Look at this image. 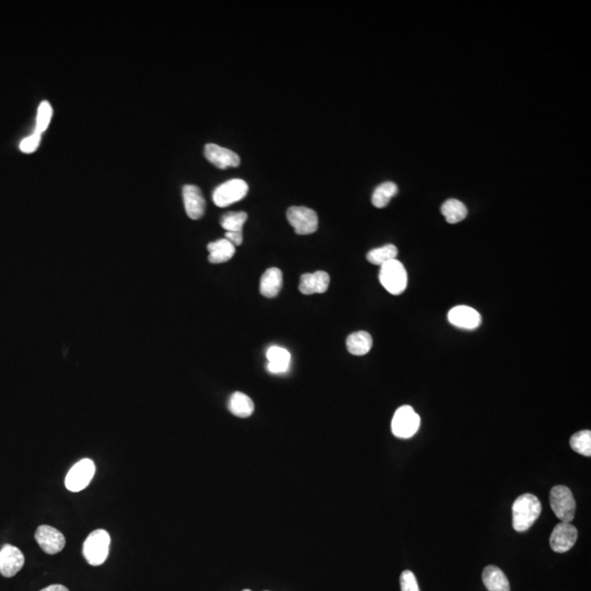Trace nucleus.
<instances>
[{
    "label": "nucleus",
    "instance_id": "1a4fd4ad",
    "mask_svg": "<svg viewBox=\"0 0 591 591\" xmlns=\"http://www.w3.org/2000/svg\"><path fill=\"white\" fill-rule=\"evenodd\" d=\"M578 538V531L573 525L568 523H559L555 525L550 538V545L557 553H565L570 551Z\"/></svg>",
    "mask_w": 591,
    "mask_h": 591
},
{
    "label": "nucleus",
    "instance_id": "39448f33",
    "mask_svg": "<svg viewBox=\"0 0 591 591\" xmlns=\"http://www.w3.org/2000/svg\"><path fill=\"white\" fill-rule=\"evenodd\" d=\"M419 426H421V417L410 405L399 408L391 423L393 435L402 439L413 437L419 430Z\"/></svg>",
    "mask_w": 591,
    "mask_h": 591
},
{
    "label": "nucleus",
    "instance_id": "4be33fe9",
    "mask_svg": "<svg viewBox=\"0 0 591 591\" xmlns=\"http://www.w3.org/2000/svg\"><path fill=\"white\" fill-rule=\"evenodd\" d=\"M441 214L447 220V223L454 225L467 218L468 210L463 203L458 199H451L443 203L441 206Z\"/></svg>",
    "mask_w": 591,
    "mask_h": 591
},
{
    "label": "nucleus",
    "instance_id": "dca6fc26",
    "mask_svg": "<svg viewBox=\"0 0 591 591\" xmlns=\"http://www.w3.org/2000/svg\"><path fill=\"white\" fill-rule=\"evenodd\" d=\"M283 286V273L277 268H270L263 274L260 281L261 294L266 298H275Z\"/></svg>",
    "mask_w": 591,
    "mask_h": 591
},
{
    "label": "nucleus",
    "instance_id": "cd10ccee",
    "mask_svg": "<svg viewBox=\"0 0 591 591\" xmlns=\"http://www.w3.org/2000/svg\"><path fill=\"white\" fill-rule=\"evenodd\" d=\"M400 583L402 591H419L417 577L411 570H404L401 574Z\"/></svg>",
    "mask_w": 591,
    "mask_h": 591
},
{
    "label": "nucleus",
    "instance_id": "20e7f679",
    "mask_svg": "<svg viewBox=\"0 0 591 591\" xmlns=\"http://www.w3.org/2000/svg\"><path fill=\"white\" fill-rule=\"evenodd\" d=\"M550 504L561 523H570V521H573L576 512V501L570 488L563 485L552 488Z\"/></svg>",
    "mask_w": 591,
    "mask_h": 591
},
{
    "label": "nucleus",
    "instance_id": "4468645a",
    "mask_svg": "<svg viewBox=\"0 0 591 591\" xmlns=\"http://www.w3.org/2000/svg\"><path fill=\"white\" fill-rule=\"evenodd\" d=\"M183 201L186 214L191 219H201L204 216L206 203L199 186H184Z\"/></svg>",
    "mask_w": 591,
    "mask_h": 591
},
{
    "label": "nucleus",
    "instance_id": "c85d7f7f",
    "mask_svg": "<svg viewBox=\"0 0 591 591\" xmlns=\"http://www.w3.org/2000/svg\"><path fill=\"white\" fill-rule=\"evenodd\" d=\"M41 135L42 134L34 132V134H32V135L24 138L23 141L20 143L21 152H23L24 154H32V152H34L39 145H40Z\"/></svg>",
    "mask_w": 591,
    "mask_h": 591
},
{
    "label": "nucleus",
    "instance_id": "2f4dec72",
    "mask_svg": "<svg viewBox=\"0 0 591 591\" xmlns=\"http://www.w3.org/2000/svg\"><path fill=\"white\" fill-rule=\"evenodd\" d=\"M242 591H251V590H250V589H244V590H242Z\"/></svg>",
    "mask_w": 591,
    "mask_h": 591
},
{
    "label": "nucleus",
    "instance_id": "9d476101",
    "mask_svg": "<svg viewBox=\"0 0 591 591\" xmlns=\"http://www.w3.org/2000/svg\"><path fill=\"white\" fill-rule=\"evenodd\" d=\"M35 540L48 554H57L64 549L66 540L63 533L51 525H41L35 532Z\"/></svg>",
    "mask_w": 591,
    "mask_h": 591
},
{
    "label": "nucleus",
    "instance_id": "423d86ee",
    "mask_svg": "<svg viewBox=\"0 0 591 591\" xmlns=\"http://www.w3.org/2000/svg\"><path fill=\"white\" fill-rule=\"evenodd\" d=\"M248 191L249 186L246 181L232 179L216 188L212 193V201L218 207H227L243 199Z\"/></svg>",
    "mask_w": 591,
    "mask_h": 591
},
{
    "label": "nucleus",
    "instance_id": "a878e982",
    "mask_svg": "<svg viewBox=\"0 0 591 591\" xmlns=\"http://www.w3.org/2000/svg\"><path fill=\"white\" fill-rule=\"evenodd\" d=\"M570 447L577 454L585 457L591 456V432L590 430H581V432L574 434L570 438Z\"/></svg>",
    "mask_w": 591,
    "mask_h": 591
},
{
    "label": "nucleus",
    "instance_id": "ddd939ff",
    "mask_svg": "<svg viewBox=\"0 0 591 591\" xmlns=\"http://www.w3.org/2000/svg\"><path fill=\"white\" fill-rule=\"evenodd\" d=\"M205 157L210 163L221 170L236 168L240 165V157L236 152L218 146L216 143H207L205 146Z\"/></svg>",
    "mask_w": 591,
    "mask_h": 591
},
{
    "label": "nucleus",
    "instance_id": "f8f14e48",
    "mask_svg": "<svg viewBox=\"0 0 591 591\" xmlns=\"http://www.w3.org/2000/svg\"><path fill=\"white\" fill-rule=\"evenodd\" d=\"M448 320L452 325L464 330L477 329L482 323V317L473 308L458 305L449 311Z\"/></svg>",
    "mask_w": 591,
    "mask_h": 591
},
{
    "label": "nucleus",
    "instance_id": "f3484780",
    "mask_svg": "<svg viewBox=\"0 0 591 591\" xmlns=\"http://www.w3.org/2000/svg\"><path fill=\"white\" fill-rule=\"evenodd\" d=\"M482 579L488 591H510L508 578L497 566H486L483 570Z\"/></svg>",
    "mask_w": 591,
    "mask_h": 591
},
{
    "label": "nucleus",
    "instance_id": "6e6552de",
    "mask_svg": "<svg viewBox=\"0 0 591 591\" xmlns=\"http://www.w3.org/2000/svg\"><path fill=\"white\" fill-rule=\"evenodd\" d=\"M96 465L90 459H83L69 470L65 479V485L70 492H80L85 490L94 477Z\"/></svg>",
    "mask_w": 591,
    "mask_h": 591
},
{
    "label": "nucleus",
    "instance_id": "7c9ffc66",
    "mask_svg": "<svg viewBox=\"0 0 591 591\" xmlns=\"http://www.w3.org/2000/svg\"><path fill=\"white\" fill-rule=\"evenodd\" d=\"M41 591H69L66 587L63 586V585H51V586L46 587V588L42 589Z\"/></svg>",
    "mask_w": 591,
    "mask_h": 591
},
{
    "label": "nucleus",
    "instance_id": "393cba45",
    "mask_svg": "<svg viewBox=\"0 0 591 591\" xmlns=\"http://www.w3.org/2000/svg\"><path fill=\"white\" fill-rule=\"evenodd\" d=\"M247 219V212H228L221 217L220 223L227 232H242V228Z\"/></svg>",
    "mask_w": 591,
    "mask_h": 591
},
{
    "label": "nucleus",
    "instance_id": "9b49d317",
    "mask_svg": "<svg viewBox=\"0 0 591 591\" xmlns=\"http://www.w3.org/2000/svg\"><path fill=\"white\" fill-rule=\"evenodd\" d=\"M24 565V555L16 546L6 544L0 550V574L3 577H14Z\"/></svg>",
    "mask_w": 591,
    "mask_h": 591
},
{
    "label": "nucleus",
    "instance_id": "c756f323",
    "mask_svg": "<svg viewBox=\"0 0 591 591\" xmlns=\"http://www.w3.org/2000/svg\"><path fill=\"white\" fill-rule=\"evenodd\" d=\"M225 239H227L229 242L234 244V247L241 246L242 242H243L242 232H226Z\"/></svg>",
    "mask_w": 591,
    "mask_h": 591
},
{
    "label": "nucleus",
    "instance_id": "bb28decb",
    "mask_svg": "<svg viewBox=\"0 0 591 591\" xmlns=\"http://www.w3.org/2000/svg\"><path fill=\"white\" fill-rule=\"evenodd\" d=\"M52 117H53V109L51 104L48 101H43L39 106L37 110V126H35V132L42 134L46 132L50 126Z\"/></svg>",
    "mask_w": 591,
    "mask_h": 591
},
{
    "label": "nucleus",
    "instance_id": "6ab92c4d",
    "mask_svg": "<svg viewBox=\"0 0 591 591\" xmlns=\"http://www.w3.org/2000/svg\"><path fill=\"white\" fill-rule=\"evenodd\" d=\"M207 249L210 251L208 260L212 264L228 262L236 254V247L227 239H220L217 241L212 242L207 246Z\"/></svg>",
    "mask_w": 591,
    "mask_h": 591
},
{
    "label": "nucleus",
    "instance_id": "7ed1b4c3",
    "mask_svg": "<svg viewBox=\"0 0 591 591\" xmlns=\"http://www.w3.org/2000/svg\"><path fill=\"white\" fill-rule=\"evenodd\" d=\"M380 283L390 294H401L408 287V273L400 261L392 260L381 266Z\"/></svg>",
    "mask_w": 591,
    "mask_h": 591
},
{
    "label": "nucleus",
    "instance_id": "b1692460",
    "mask_svg": "<svg viewBox=\"0 0 591 591\" xmlns=\"http://www.w3.org/2000/svg\"><path fill=\"white\" fill-rule=\"evenodd\" d=\"M398 255V248L393 244H387L381 248L372 250L367 254V260L374 266H383L385 263L390 261L395 260V257Z\"/></svg>",
    "mask_w": 591,
    "mask_h": 591
},
{
    "label": "nucleus",
    "instance_id": "a211bd4d",
    "mask_svg": "<svg viewBox=\"0 0 591 591\" xmlns=\"http://www.w3.org/2000/svg\"><path fill=\"white\" fill-rule=\"evenodd\" d=\"M268 370L272 374H284L288 370L290 365V354L285 348L279 346H272L268 348Z\"/></svg>",
    "mask_w": 591,
    "mask_h": 591
},
{
    "label": "nucleus",
    "instance_id": "aec40b11",
    "mask_svg": "<svg viewBox=\"0 0 591 591\" xmlns=\"http://www.w3.org/2000/svg\"><path fill=\"white\" fill-rule=\"evenodd\" d=\"M346 346L352 355H366L372 348V335L369 334L368 332H355L346 339Z\"/></svg>",
    "mask_w": 591,
    "mask_h": 591
},
{
    "label": "nucleus",
    "instance_id": "5701e85b",
    "mask_svg": "<svg viewBox=\"0 0 591 591\" xmlns=\"http://www.w3.org/2000/svg\"><path fill=\"white\" fill-rule=\"evenodd\" d=\"M398 186L393 182H385L377 186L372 194V202L377 208H385L390 201L398 194Z\"/></svg>",
    "mask_w": 591,
    "mask_h": 591
},
{
    "label": "nucleus",
    "instance_id": "0eeeda50",
    "mask_svg": "<svg viewBox=\"0 0 591 591\" xmlns=\"http://www.w3.org/2000/svg\"><path fill=\"white\" fill-rule=\"evenodd\" d=\"M287 219L296 234L300 236L311 234L318 230L317 212L305 206H292L287 210Z\"/></svg>",
    "mask_w": 591,
    "mask_h": 591
},
{
    "label": "nucleus",
    "instance_id": "f03ea898",
    "mask_svg": "<svg viewBox=\"0 0 591 591\" xmlns=\"http://www.w3.org/2000/svg\"><path fill=\"white\" fill-rule=\"evenodd\" d=\"M111 537L103 529L93 531L83 543V557L92 566H100L106 562L110 551Z\"/></svg>",
    "mask_w": 591,
    "mask_h": 591
},
{
    "label": "nucleus",
    "instance_id": "412c9836",
    "mask_svg": "<svg viewBox=\"0 0 591 591\" xmlns=\"http://www.w3.org/2000/svg\"><path fill=\"white\" fill-rule=\"evenodd\" d=\"M229 410L231 413L241 419L251 417L254 412V403L251 398L242 392H234L229 400Z\"/></svg>",
    "mask_w": 591,
    "mask_h": 591
},
{
    "label": "nucleus",
    "instance_id": "f257e3e1",
    "mask_svg": "<svg viewBox=\"0 0 591 591\" xmlns=\"http://www.w3.org/2000/svg\"><path fill=\"white\" fill-rule=\"evenodd\" d=\"M542 512V505L537 496L523 494L512 505V527L517 532H525L536 523Z\"/></svg>",
    "mask_w": 591,
    "mask_h": 591
},
{
    "label": "nucleus",
    "instance_id": "2eb2a0df",
    "mask_svg": "<svg viewBox=\"0 0 591 591\" xmlns=\"http://www.w3.org/2000/svg\"><path fill=\"white\" fill-rule=\"evenodd\" d=\"M330 285L329 274L323 270L303 274L300 279L299 290L303 294H323Z\"/></svg>",
    "mask_w": 591,
    "mask_h": 591
}]
</instances>
